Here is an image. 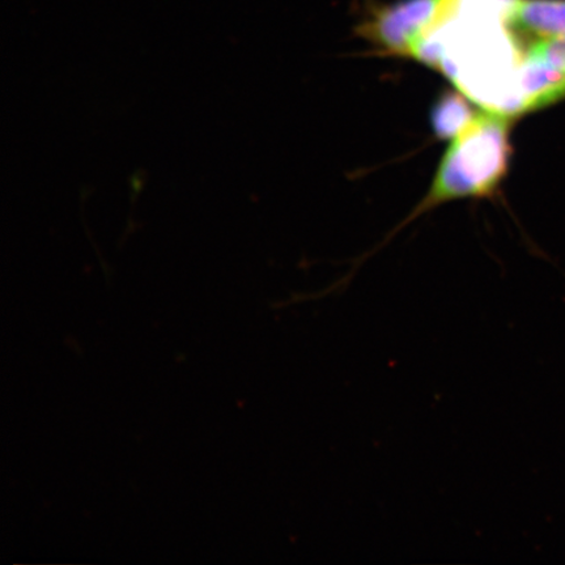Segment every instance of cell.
<instances>
[{
  "label": "cell",
  "instance_id": "1",
  "mask_svg": "<svg viewBox=\"0 0 565 565\" xmlns=\"http://www.w3.org/2000/svg\"><path fill=\"white\" fill-rule=\"evenodd\" d=\"M511 154L510 117L493 111L478 115L451 141L422 209L491 194L503 180Z\"/></svg>",
  "mask_w": 565,
  "mask_h": 565
},
{
  "label": "cell",
  "instance_id": "2",
  "mask_svg": "<svg viewBox=\"0 0 565 565\" xmlns=\"http://www.w3.org/2000/svg\"><path fill=\"white\" fill-rule=\"evenodd\" d=\"M443 0H399L373 13L360 33L385 53L412 56L413 47L439 15Z\"/></svg>",
  "mask_w": 565,
  "mask_h": 565
},
{
  "label": "cell",
  "instance_id": "3",
  "mask_svg": "<svg viewBox=\"0 0 565 565\" xmlns=\"http://www.w3.org/2000/svg\"><path fill=\"white\" fill-rule=\"evenodd\" d=\"M518 90L524 113L542 108L565 97V73L524 56L518 71Z\"/></svg>",
  "mask_w": 565,
  "mask_h": 565
},
{
  "label": "cell",
  "instance_id": "4",
  "mask_svg": "<svg viewBox=\"0 0 565 565\" xmlns=\"http://www.w3.org/2000/svg\"><path fill=\"white\" fill-rule=\"evenodd\" d=\"M510 25L541 39L565 34V0H519Z\"/></svg>",
  "mask_w": 565,
  "mask_h": 565
},
{
  "label": "cell",
  "instance_id": "5",
  "mask_svg": "<svg viewBox=\"0 0 565 565\" xmlns=\"http://www.w3.org/2000/svg\"><path fill=\"white\" fill-rule=\"evenodd\" d=\"M478 115L461 92L445 90L430 110V126L439 139H455Z\"/></svg>",
  "mask_w": 565,
  "mask_h": 565
},
{
  "label": "cell",
  "instance_id": "6",
  "mask_svg": "<svg viewBox=\"0 0 565 565\" xmlns=\"http://www.w3.org/2000/svg\"><path fill=\"white\" fill-rule=\"evenodd\" d=\"M526 56L565 73V34L536 42L529 49Z\"/></svg>",
  "mask_w": 565,
  "mask_h": 565
}]
</instances>
